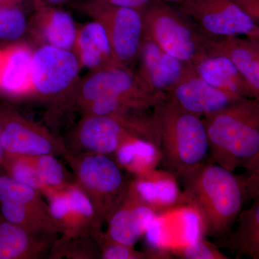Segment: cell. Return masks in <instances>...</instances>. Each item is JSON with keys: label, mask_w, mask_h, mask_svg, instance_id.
I'll use <instances>...</instances> for the list:
<instances>
[{"label": "cell", "mask_w": 259, "mask_h": 259, "mask_svg": "<svg viewBox=\"0 0 259 259\" xmlns=\"http://www.w3.org/2000/svg\"><path fill=\"white\" fill-rule=\"evenodd\" d=\"M177 179L186 207H193L200 216L204 236L228 234L248 197L244 179L209 160Z\"/></svg>", "instance_id": "obj_1"}, {"label": "cell", "mask_w": 259, "mask_h": 259, "mask_svg": "<svg viewBox=\"0 0 259 259\" xmlns=\"http://www.w3.org/2000/svg\"><path fill=\"white\" fill-rule=\"evenodd\" d=\"M209 161L234 171L259 172V101L243 99L202 119Z\"/></svg>", "instance_id": "obj_2"}, {"label": "cell", "mask_w": 259, "mask_h": 259, "mask_svg": "<svg viewBox=\"0 0 259 259\" xmlns=\"http://www.w3.org/2000/svg\"><path fill=\"white\" fill-rule=\"evenodd\" d=\"M161 133V163L178 178L207 161L209 143L203 120L166 98L153 107Z\"/></svg>", "instance_id": "obj_3"}, {"label": "cell", "mask_w": 259, "mask_h": 259, "mask_svg": "<svg viewBox=\"0 0 259 259\" xmlns=\"http://www.w3.org/2000/svg\"><path fill=\"white\" fill-rule=\"evenodd\" d=\"M63 157L72 171L75 183L91 201L102 229L125 197L130 180L112 156L68 152Z\"/></svg>", "instance_id": "obj_4"}, {"label": "cell", "mask_w": 259, "mask_h": 259, "mask_svg": "<svg viewBox=\"0 0 259 259\" xmlns=\"http://www.w3.org/2000/svg\"><path fill=\"white\" fill-rule=\"evenodd\" d=\"M144 33L163 52L194 66L207 53V38L170 4L153 0L141 11Z\"/></svg>", "instance_id": "obj_5"}, {"label": "cell", "mask_w": 259, "mask_h": 259, "mask_svg": "<svg viewBox=\"0 0 259 259\" xmlns=\"http://www.w3.org/2000/svg\"><path fill=\"white\" fill-rule=\"evenodd\" d=\"M81 69L72 51L42 45L34 49L32 81L34 97L49 102L53 110L74 106Z\"/></svg>", "instance_id": "obj_6"}, {"label": "cell", "mask_w": 259, "mask_h": 259, "mask_svg": "<svg viewBox=\"0 0 259 259\" xmlns=\"http://www.w3.org/2000/svg\"><path fill=\"white\" fill-rule=\"evenodd\" d=\"M74 6L101 23L107 32L115 61L128 68L139 58L144 35L141 12L101 0H85Z\"/></svg>", "instance_id": "obj_7"}, {"label": "cell", "mask_w": 259, "mask_h": 259, "mask_svg": "<svg viewBox=\"0 0 259 259\" xmlns=\"http://www.w3.org/2000/svg\"><path fill=\"white\" fill-rule=\"evenodd\" d=\"M180 10L209 40L245 36L259 41V25L231 0H182Z\"/></svg>", "instance_id": "obj_8"}, {"label": "cell", "mask_w": 259, "mask_h": 259, "mask_svg": "<svg viewBox=\"0 0 259 259\" xmlns=\"http://www.w3.org/2000/svg\"><path fill=\"white\" fill-rule=\"evenodd\" d=\"M0 140L5 153L35 156L68 153L64 139L6 105H0Z\"/></svg>", "instance_id": "obj_9"}, {"label": "cell", "mask_w": 259, "mask_h": 259, "mask_svg": "<svg viewBox=\"0 0 259 259\" xmlns=\"http://www.w3.org/2000/svg\"><path fill=\"white\" fill-rule=\"evenodd\" d=\"M105 97H131L160 102L167 96L148 92L131 69L112 66L90 71L79 80L75 91L74 106L79 110Z\"/></svg>", "instance_id": "obj_10"}, {"label": "cell", "mask_w": 259, "mask_h": 259, "mask_svg": "<svg viewBox=\"0 0 259 259\" xmlns=\"http://www.w3.org/2000/svg\"><path fill=\"white\" fill-rule=\"evenodd\" d=\"M137 139L115 116L88 115L81 117L64 141L68 152L112 156L123 145Z\"/></svg>", "instance_id": "obj_11"}, {"label": "cell", "mask_w": 259, "mask_h": 259, "mask_svg": "<svg viewBox=\"0 0 259 259\" xmlns=\"http://www.w3.org/2000/svg\"><path fill=\"white\" fill-rule=\"evenodd\" d=\"M138 60L136 74L144 88L153 94L167 96L181 81L195 74L194 66L163 52L146 34Z\"/></svg>", "instance_id": "obj_12"}, {"label": "cell", "mask_w": 259, "mask_h": 259, "mask_svg": "<svg viewBox=\"0 0 259 259\" xmlns=\"http://www.w3.org/2000/svg\"><path fill=\"white\" fill-rule=\"evenodd\" d=\"M127 192L158 214L186 207L177 177L167 170L156 168L133 177Z\"/></svg>", "instance_id": "obj_13"}, {"label": "cell", "mask_w": 259, "mask_h": 259, "mask_svg": "<svg viewBox=\"0 0 259 259\" xmlns=\"http://www.w3.org/2000/svg\"><path fill=\"white\" fill-rule=\"evenodd\" d=\"M167 98L186 112L199 117H206L246 99L214 88L196 73L177 84L167 95Z\"/></svg>", "instance_id": "obj_14"}, {"label": "cell", "mask_w": 259, "mask_h": 259, "mask_svg": "<svg viewBox=\"0 0 259 259\" xmlns=\"http://www.w3.org/2000/svg\"><path fill=\"white\" fill-rule=\"evenodd\" d=\"M34 49L19 41L0 46V95L20 99L34 96L32 59Z\"/></svg>", "instance_id": "obj_15"}, {"label": "cell", "mask_w": 259, "mask_h": 259, "mask_svg": "<svg viewBox=\"0 0 259 259\" xmlns=\"http://www.w3.org/2000/svg\"><path fill=\"white\" fill-rule=\"evenodd\" d=\"M30 3L33 9L30 25H33L35 37L40 46L73 51L78 26L72 15L40 0H30Z\"/></svg>", "instance_id": "obj_16"}, {"label": "cell", "mask_w": 259, "mask_h": 259, "mask_svg": "<svg viewBox=\"0 0 259 259\" xmlns=\"http://www.w3.org/2000/svg\"><path fill=\"white\" fill-rule=\"evenodd\" d=\"M159 215L151 207L140 202L127 192L112 214L103 236L108 241L135 246L144 236L150 223Z\"/></svg>", "instance_id": "obj_17"}, {"label": "cell", "mask_w": 259, "mask_h": 259, "mask_svg": "<svg viewBox=\"0 0 259 259\" xmlns=\"http://www.w3.org/2000/svg\"><path fill=\"white\" fill-rule=\"evenodd\" d=\"M56 236L28 231L0 214V259L48 258Z\"/></svg>", "instance_id": "obj_18"}, {"label": "cell", "mask_w": 259, "mask_h": 259, "mask_svg": "<svg viewBox=\"0 0 259 259\" xmlns=\"http://www.w3.org/2000/svg\"><path fill=\"white\" fill-rule=\"evenodd\" d=\"M208 56H225L233 63L259 98V41L250 37L236 36L209 40Z\"/></svg>", "instance_id": "obj_19"}, {"label": "cell", "mask_w": 259, "mask_h": 259, "mask_svg": "<svg viewBox=\"0 0 259 259\" xmlns=\"http://www.w3.org/2000/svg\"><path fill=\"white\" fill-rule=\"evenodd\" d=\"M73 52L81 69L94 71L112 66H122L114 58L105 28L96 20L78 26Z\"/></svg>", "instance_id": "obj_20"}, {"label": "cell", "mask_w": 259, "mask_h": 259, "mask_svg": "<svg viewBox=\"0 0 259 259\" xmlns=\"http://www.w3.org/2000/svg\"><path fill=\"white\" fill-rule=\"evenodd\" d=\"M194 69L197 76L215 88L244 98L259 101V98L241 73L225 56H204L194 64Z\"/></svg>", "instance_id": "obj_21"}, {"label": "cell", "mask_w": 259, "mask_h": 259, "mask_svg": "<svg viewBox=\"0 0 259 259\" xmlns=\"http://www.w3.org/2000/svg\"><path fill=\"white\" fill-rule=\"evenodd\" d=\"M112 157L123 171L135 177L156 168L161 163L162 155L157 145L137 139L123 145Z\"/></svg>", "instance_id": "obj_22"}, {"label": "cell", "mask_w": 259, "mask_h": 259, "mask_svg": "<svg viewBox=\"0 0 259 259\" xmlns=\"http://www.w3.org/2000/svg\"><path fill=\"white\" fill-rule=\"evenodd\" d=\"M237 219L238 226L228 245L236 253V258L247 255L259 259V197L251 207L241 211Z\"/></svg>", "instance_id": "obj_23"}, {"label": "cell", "mask_w": 259, "mask_h": 259, "mask_svg": "<svg viewBox=\"0 0 259 259\" xmlns=\"http://www.w3.org/2000/svg\"><path fill=\"white\" fill-rule=\"evenodd\" d=\"M68 197L71 206V231L69 238L94 236L102 231L97 222L96 214L91 201L76 183L68 187Z\"/></svg>", "instance_id": "obj_24"}, {"label": "cell", "mask_w": 259, "mask_h": 259, "mask_svg": "<svg viewBox=\"0 0 259 259\" xmlns=\"http://www.w3.org/2000/svg\"><path fill=\"white\" fill-rule=\"evenodd\" d=\"M2 202L21 204L45 217L54 219L49 204L40 191L17 182L4 171L0 174V202Z\"/></svg>", "instance_id": "obj_25"}, {"label": "cell", "mask_w": 259, "mask_h": 259, "mask_svg": "<svg viewBox=\"0 0 259 259\" xmlns=\"http://www.w3.org/2000/svg\"><path fill=\"white\" fill-rule=\"evenodd\" d=\"M0 214L6 221L35 233L61 234L59 223L52 218L45 217L35 211L11 202H0Z\"/></svg>", "instance_id": "obj_26"}, {"label": "cell", "mask_w": 259, "mask_h": 259, "mask_svg": "<svg viewBox=\"0 0 259 259\" xmlns=\"http://www.w3.org/2000/svg\"><path fill=\"white\" fill-rule=\"evenodd\" d=\"M23 0H8L0 4V42L13 44L23 40L30 30V20L23 8Z\"/></svg>", "instance_id": "obj_27"}, {"label": "cell", "mask_w": 259, "mask_h": 259, "mask_svg": "<svg viewBox=\"0 0 259 259\" xmlns=\"http://www.w3.org/2000/svg\"><path fill=\"white\" fill-rule=\"evenodd\" d=\"M29 157L46 187L66 190L71 184L74 183V175L65 168L64 163L57 156L44 154Z\"/></svg>", "instance_id": "obj_28"}, {"label": "cell", "mask_w": 259, "mask_h": 259, "mask_svg": "<svg viewBox=\"0 0 259 259\" xmlns=\"http://www.w3.org/2000/svg\"><path fill=\"white\" fill-rule=\"evenodd\" d=\"M49 258H100V248L93 236L69 238L61 236L56 239Z\"/></svg>", "instance_id": "obj_29"}, {"label": "cell", "mask_w": 259, "mask_h": 259, "mask_svg": "<svg viewBox=\"0 0 259 259\" xmlns=\"http://www.w3.org/2000/svg\"><path fill=\"white\" fill-rule=\"evenodd\" d=\"M2 168L13 180L36 189L42 194L47 188L29 156L5 153Z\"/></svg>", "instance_id": "obj_30"}, {"label": "cell", "mask_w": 259, "mask_h": 259, "mask_svg": "<svg viewBox=\"0 0 259 259\" xmlns=\"http://www.w3.org/2000/svg\"><path fill=\"white\" fill-rule=\"evenodd\" d=\"M100 248L101 259H169L171 255L168 253H157L146 250H136L135 246L119 244L108 241L103 236L102 231L93 236Z\"/></svg>", "instance_id": "obj_31"}, {"label": "cell", "mask_w": 259, "mask_h": 259, "mask_svg": "<svg viewBox=\"0 0 259 259\" xmlns=\"http://www.w3.org/2000/svg\"><path fill=\"white\" fill-rule=\"evenodd\" d=\"M168 253L172 256L182 259H228V255L221 251L210 242L201 238L193 243L180 247H169Z\"/></svg>", "instance_id": "obj_32"}, {"label": "cell", "mask_w": 259, "mask_h": 259, "mask_svg": "<svg viewBox=\"0 0 259 259\" xmlns=\"http://www.w3.org/2000/svg\"><path fill=\"white\" fill-rule=\"evenodd\" d=\"M143 238H144L147 250L170 254L168 253L170 246L167 244L164 222L160 217V214L156 216L148 225Z\"/></svg>", "instance_id": "obj_33"}, {"label": "cell", "mask_w": 259, "mask_h": 259, "mask_svg": "<svg viewBox=\"0 0 259 259\" xmlns=\"http://www.w3.org/2000/svg\"><path fill=\"white\" fill-rule=\"evenodd\" d=\"M184 238L187 243H193L204 238L203 226L199 213L193 207H183L182 213Z\"/></svg>", "instance_id": "obj_34"}, {"label": "cell", "mask_w": 259, "mask_h": 259, "mask_svg": "<svg viewBox=\"0 0 259 259\" xmlns=\"http://www.w3.org/2000/svg\"><path fill=\"white\" fill-rule=\"evenodd\" d=\"M259 25V0H231Z\"/></svg>", "instance_id": "obj_35"}, {"label": "cell", "mask_w": 259, "mask_h": 259, "mask_svg": "<svg viewBox=\"0 0 259 259\" xmlns=\"http://www.w3.org/2000/svg\"><path fill=\"white\" fill-rule=\"evenodd\" d=\"M101 1L116 5V6L132 8L141 12L153 0H101Z\"/></svg>", "instance_id": "obj_36"}, {"label": "cell", "mask_w": 259, "mask_h": 259, "mask_svg": "<svg viewBox=\"0 0 259 259\" xmlns=\"http://www.w3.org/2000/svg\"><path fill=\"white\" fill-rule=\"evenodd\" d=\"M40 1L46 3V4L57 7L59 6V5L66 4V3L73 1V0H40Z\"/></svg>", "instance_id": "obj_37"}, {"label": "cell", "mask_w": 259, "mask_h": 259, "mask_svg": "<svg viewBox=\"0 0 259 259\" xmlns=\"http://www.w3.org/2000/svg\"><path fill=\"white\" fill-rule=\"evenodd\" d=\"M5 151L3 150V146L1 144V140H0V174L3 172V168H2V162H3V156H4Z\"/></svg>", "instance_id": "obj_38"}, {"label": "cell", "mask_w": 259, "mask_h": 259, "mask_svg": "<svg viewBox=\"0 0 259 259\" xmlns=\"http://www.w3.org/2000/svg\"><path fill=\"white\" fill-rule=\"evenodd\" d=\"M164 3H168V4H179L182 0H161Z\"/></svg>", "instance_id": "obj_39"}, {"label": "cell", "mask_w": 259, "mask_h": 259, "mask_svg": "<svg viewBox=\"0 0 259 259\" xmlns=\"http://www.w3.org/2000/svg\"><path fill=\"white\" fill-rule=\"evenodd\" d=\"M8 1V0H0V4L5 3V2Z\"/></svg>", "instance_id": "obj_40"}]
</instances>
